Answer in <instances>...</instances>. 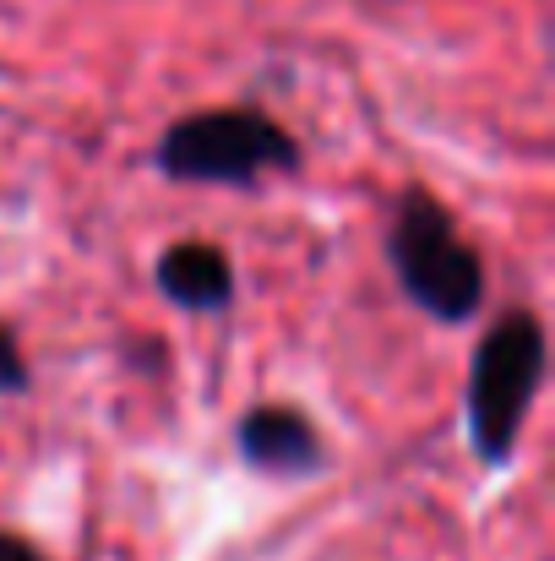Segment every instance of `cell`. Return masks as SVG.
I'll list each match as a JSON object with an SVG mask.
<instances>
[{
    "instance_id": "cell-7",
    "label": "cell",
    "mask_w": 555,
    "mask_h": 561,
    "mask_svg": "<svg viewBox=\"0 0 555 561\" xmlns=\"http://www.w3.org/2000/svg\"><path fill=\"white\" fill-rule=\"evenodd\" d=\"M0 561H49L33 540H22V535H5L0 529Z\"/></svg>"
},
{
    "instance_id": "cell-3",
    "label": "cell",
    "mask_w": 555,
    "mask_h": 561,
    "mask_svg": "<svg viewBox=\"0 0 555 561\" xmlns=\"http://www.w3.org/2000/svg\"><path fill=\"white\" fill-rule=\"evenodd\" d=\"M545 322L534 311H507L474 350V371H469V442L485 463H507L523 420L545 387Z\"/></svg>"
},
{
    "instance_id": "cell-1",
    "label": "cell",
    "mask_w": 555,
    "mask_h": 561,
    "mask_svg": "<svg viewBox=\"0 0 555 561\" xmlns=\"http://www.w3.org/2000/svg\"><path fill=\"white\" fill-rule=\"evenodd\" d=\"M386 262L403 284V295L458 328L469 322L479 306H485V267H479V251L458 234L452 213L430 196L425 186H403L392 202V224H386Z\"/></svg>"
},
{
    "instance_id": "cell-5",
    "label": "cell",
    "mask_w": 555,
    "mask_h": 561,
    "mask_svg": "<svg viewBox=\"0 0 555 561\" xmlns=\"http://www.w3.org/2000/svg\"><path fill=\"white\" fill-rule=\"evenodd\" d=\"M159 289L181 311L212 317V311H229V300H234V267L212 240H175L159 256Z\"/></svg>"
},
{
    "instance_id": "cell-4",
    "label": "cell",
    "mask_w": 555,
    "mask_h": 561,
    "mask_svg": "<svg viewBox=\"0 0 555 561\" xmlns=\"http://www.w3.org/2000/svg\"><path fill=\"white\" fill-rule=\"evenodd\" d=\"M234 442H240V458L262 474H284V480H300V474H316L327 469V442L322 431L289 409V403H256L240 414L234 425Z\"/></svg>"
},
{
    "instance_id": "cell-6",
    "label": "cell",
    "mask_w": 555,
    "mask_h": 561,
    "mask_svg": "<svg viewBox=\"0 0 555 561\" xmlns=\"http://www.w3.org/2000/svg\"><path fill=\"white\" fill-rule=\"evenodd\" d=\"M33 387V371H27V355H22V344L11 339V328L0 322V392H27Z\"/></svg>"
},
{
    "instance_id": "cell-2",
    "label": "cell",
    "mask_w": 555,
    "mask_h": 561,
    "mask_svg": "<svg viewBox=\"0 0 555 561\" xmlns=\"http://www.w3.org/2000/svg\"><path fill=\"white\" fill-rule=\"evenodd\" d=\"M300 142L256 104L196 110L159 137L153 164L181 186H262V175L300 170Z\"/></svg>"
}]
</instances>
